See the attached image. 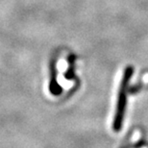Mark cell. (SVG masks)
Instances as JSON below:
<instances>
[{
	"instance_id": "1",
	"label": "cell",
	"mask_w": 148,
	"mask_h": 148,
	"mask_svg": "<svg viewBox=\"0 0 148 148\" xmlns=\"http://www.w3.org/2000/svg\"><path fill=\"white\" fill-rule=\"evenodd\" d=\"M133 67L127 66L125 71H124L122 80L120 83L119 90L117 94V102H116V109H115L114 122H112V130L114 132H119L123 125L124 115L126 111V104H127V92H128V86L130 80L133 75Z\"/></svg>"
},
{
	"instance_id": "2",
	"label": "cell",
	"mask_w": 148,
	"mask_h": 148,
	"mask_svg": "<svg viewBox=\"0 0 148 148\" xmlns=\"http://www.w3.org/2000/svg\"><path fill=\"white\" fill-rule=\"evenodd\" d=\"M49 90L51 94L55 96L60 95L62 93V87L58 84L57 81V69H56V61L52 60L50 64V83Z\"/></svg>"
}]
</instances>
